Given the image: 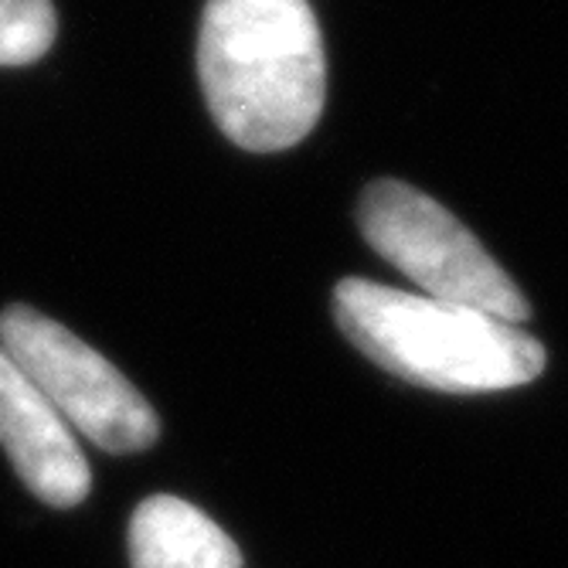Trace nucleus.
Segmentation results:
<instances>
[{
    "label": "nucleus",
    "mask_w": 568,
    "mask_h": 568,
    "mask_svg": "<svg viewBox=\"0 0 568 568\" xmlns=\"http://www.w3.org/2000/svg\"><path fill=\"white\" fill-rule=\"evenodd\" d=\"M197 72L222 133L255 153L300 143L324 113L327 59L306 0H209Z\"/></svg>",
    "instance_id": "f257e3e1"
},
{
    "label": "nucleus",
    "mask_w": 568,
    "mask_h": 568,
    "mask_svg": "<svg viewBox=\"0 0 568 568\" xmlns=\"http://www.w3.org/2000/svg\"><path fill=\"white\" fill-rule=\"evenodd\" d=\"M344 337L385 372L436 392H504L545 368V347L477 306L405 293L372 280L334 290Z\"/></svg>",
    "instance_id": "f03ea898"
},
{
    "label": "nucleus",
    "mask_w": 568,
    "mask_h": 568,
    "mask_svg": "<svg viewBox=\"0 0 568 568\" xmlns=\"http://www.w3.org/2000/svg\"><path fill=\"white\" fill-rule=\"evenodd\" d=\"M361 232L426 296L477 306L504 324H525L531 306L494 255L453 212L412 184L375 181L361 194Z\"/></svg>",
    "instance_id": "7ed1b4c3"
},
{
    "label": "nucleus",
    "mask_w": 568,
    "mask_h": 568,
    "mask_svg": "<svg viewBox=\"0 0 568 568\" xmlns=\"http://www.w3.org/2000/svg\"><path fill=\"white\" fill-rule=\"evenodd\" d=\"M0 347L55 405L69 429L106 453H140L161 436L158 412L106 357L34 306L0 314Z\"/></svg>",
    "instance_id": "20e7f679"
},
{
    "label": "nucleus",
    "mask_w": 568,
    "mask_h": 568,
    "mask_svg": "<svg viewBox=\"0 0 568 568\" xmlns=\"http://www.w3.org/2000/svg\"><path fill=\"white\" fill-rule=\"evenodd\" d=\"M0 446L21 484L48 507L69 510L92 490V470L69 429L34 382L0 347Z\"/></svg>",
    "instance_id": "39448f33"
},
{
    "label": "nucleus",
    "mask_w": 568,
    "mask_h": 568,
    "mask_svg": "<svg viewBox=\"0 0 568 568\" xmlns=\"http://www.w3.org/2000/svg\"><path fill=\"white\" fill-rule=\"evenodd\" d=\"M133 568H242L239 545L194 504L153 494L130 518Z\"/></svg>",
    "instance_id": "423d86ee"
},
{
    "label": "nucleus",
    "mask_w": 568,
    "mask_h": 568,
    "mask_svg": "<svg viewBox=\"0 0 568 568\" xmlns=\"http://www.w3.org/2000/svg\"><path fill=\"white\" fill-rule=\"evenodd\" d=\"M51 0H0V65H31L55 41Z\"/></svg>",
    "instance_id": "0eeeda50"
}]
</instances>
